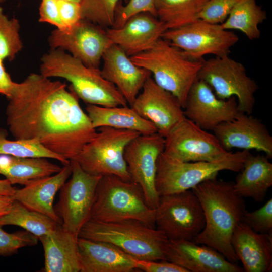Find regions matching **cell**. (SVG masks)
<instances>
[{
	"mask_svg": "<svg viewBox=\"0 0 272 272\" xmlns=\"http://www.w3.org/2000/svg\"><path fill=\"white\" fill-rule=\"evenodd\" d=\"M7 99V123L14 138L37 140L69 161L96 134L79 98L60 81L31 73L15 82Z\"/></svg>",
	"mask_w": 272,
	"mask_h": 272,
	"instance_id": "6da1fadb",
	"label": "cell"
},
{
	"mask_svg": "<svg viewBox=\"0 0 272 272\" xmlns=\"http://www.w3.org/2000/svg\"><path fill=\"white\" fill-rule=\"evenodd\" d=\"M234 182L207 179L191 189L198 197L203 212L205 225L193 242L217 251L230 262L238 259L231 238L237 225L246 211L243 197L235 193Z\"/></svg>",
	"mask_w": 272,
	"mask_h": 272,
	"instance_id": "7a4b0ae2",
	"label": "cell"
},
{
	"mask_svg": "<svg viewBox=\"0 0 272 272\" xmlns=\"http://www.w3.org/2000/svg\"><path fill=\"white\" fill-rule=\"evenodd\" d=\"M40 74L50 78H60L71 84L69 88L87 104L103 107L127 106L117 88L106 80L99 68L88 67L64 50L51 49L41 59Z\"/></svg>",
	"mask_w": 272,
	"mask_h": 272,
	"instance_id": "3957f363",
	"label": "cell"
},
{
	"mask_svg": "<svg viewBox=\"0 0 272 272\" xmlns=\"http://www.w3.org/2000/svg\"><path fill=\"white\" fill-rule=\"evenodd\" d=\"M78 237L110 243L137 259L166 260L168 239L160 231L138 220L103 222L90 219Z\"/></svg>",
	"mask_w": 272,
	"mask_h": 272,
	"instance_id": "277c9868",
	"label": "cell"
},
{
	"mask_svg": "<svg viewBox=\"0 0 272 272\" xmlns=\"http://www.w3.org/2000/svg\"><path fill=\"white\" fill-rule=\"evenodd\" d=\"M155 215V209L148 205L139 184L115 175L101 177L96 190L91 219L103 222L135 220L156 228Z\"/></svg>",
	"mask_w": 272,
	"mask_h": 272,
	"instance_id": "5b68a950",
	"label": "cell"
},
{
	"mask_svg": "<svg viewBox=\"0 0 272 272\" xmlns=\"http://www.w3.org/2000/svg\"><path fill=\"white\" fill-rule=\"evenodd\" d=\"M129 57L135 65L149 71L157 85L176 97L183 108L204 59L187 58L179 49L162 38L150 49Z\"/></svg>",
	"mask_w": 272,
	"mask_h": 272,
	"instance_id": "8992f818",
	"label": "cell"
},
{
	"mask_svg": "<svg viewBox=\"0 0 272 272\" xmlns=\"http://www.w3.org/2000/svg\"><path fill=\"white\" fill-rule=\"evenodd\" d=\"M248 150L228 152L212 161L184 162L164 152L158 157L155 187L159 195L173 194L192 188L223 170L239 172L249 154Z\"/></svg>",
	"mask_w": 272,
	"mask_h": 272,
	"instance_id": "52a82bcc",
	"label": "cell"
},
{
	"mask_svg": "<svg viewBox=\"0 0 272 272\" xmlns=\"http://www.w3.org/2000/svg\"><path fill=\"white\" fill-rule=\"evenodd\" d=\"M74 160L87 173L98 176L115 175L129 181L124 158L127 145L141 134L130 130L100 127Z\"/></svg>",
	"mask_w": 272,
	"mask_h": 272,
	"instance_id": "ba28073f",
	"label": "cell"
},
{
	"mask_svg": "<svg viewBox=\"0 0 272 272\" xmlns=\"http://www.w3.org/2000/svg\"><path fill=\"white\" fill-rule=\"evenodd\" d=\"M155 211V228L169 240L193 241L205 225L202 207L191 189L160 196Z\"/></svg>",
	"mask_w": 272,
	"mask_h": 272,
	"instance_id": "9c48e42d",
	"label": "cell"
},
{
	"mask_svg": "<svg viewBox=\"0 0 272 272\" xmlns=\"http://www.w3.org/2000/svg\"><path fill=\"white\" fill-rule=\"evenodd\" d=\"M198 79L206 82L218 98L227 99L234 96L242 112L252 113L258 86L241 63L229 55L203 59Z\"/></svg>",
	"mask_w": 272,
	"mask_h": 272,
	"instance_id": "30bf717a",
	"label": "cell"
},
{
	"mask_svg": "<svg viewBox=\"0 0 272 272\" xmlns=\"http://www.w3.org/2000/svg\"><path fill=\"white\" fill-rule=\"evenodd\" d=\"M161 38L179 49L187 58L195 61L202 60L209 54L229 55L231 48L239 40L234 32L222 28L220 24L199 19L179 28L166 30Z\"/></svg>",
	"mask_w": 272,
	"mask_h": 272,
	"instance_id": "8fae6325",
	"label": "cell"
},
{
	"mask_svg": "<svg viewBox=\"0 0 272 272\" xmlns=\"http://www.w3.org/2000/svg\"><path fill=\"white\" fill-rule=\"evenodd\" d=\"M71 178L60 189L59 199L54 207L63 228L78 236L90 219L96 190L102 176L89 174L75 160H71Z\"/></svg>",
	"mask_w": 272,
	"mask_h": 272,
	"instance_id": "7c38bea8",
	"label": "cell"
},
{
	"mask_svg": "<svg viewBox=\"0 0 272 272\" xmlns=\"http://www.w3.org/2000/svg\"><path fill=\"white\" fill-rule=\"evenodd\" d=\"M48 42L51 49H61L93 68H99L104 53L113 44L103 27L84 19L64 29H55Z\"/></svg>",
	"mask_w": 272,
	"mask_h": 272,
	"instance_id": "4fadbf2b",
	"label": "cell"
},
{
	"mask_svg": "<svg viewBox=\"0 0 272 272\" xmlns=\"http://www.w3.org/2000/svg\"><path fill=\"white\" fill-rule=\"evenodd\" d=\"M165 139L156 132L140 134L126 146L124 158L130 180L142 187L152 209L157 207L160 196L155 187L157 162L164 151Z\"/></svg>",
	"mask_w": 272,
	"mask_h": 272,
	"instance_id": "5bb4252c",
	"label": "cell"
},
{
	"mask_svg": "<svg viewBox=\"0 0 272 272\" xmlns=\"http://www.w3.org/2000/svg\"><path fill=\"white\" fill-rule=\"evenodd\" d=\"M164 152L184 162L212 161L228 152L214 133L204 130L185 117L164 138Z\"/></svg>",
	"mask_w": 272,
	"mask_h": 272,
	"instance_id": "9a60e30c",
	"label": "cell"
},
{
	"mask_svg": "<svg viewBox=\"0 0 272 272\" xmlns=\"http://www.w3.org/2000/svg\"><path fill=\"white\" fill-rule=\"evenodd\" d=\"M183 111L186 118L202 129L213 130L220 124L235 118L242 111L235 97L220 99L206 82L197 78L188 92Z\"/></svg>",
	"mask_w": 272,
	"mask_h": 272,
	"instance_id": "2e32d148",
	"label": "cell"
},
{
	"mask_svg": "<svg viewBox=\"0 0 272 272\" xmlns=\"http://www.w3.org/2000/svg\"><path fill=\"white\" fill-rule=\"evenodd\" d=\"M130 107L152 123L157 133L164 138L185 117L178 98L157 85L151 76L145 82Z\"/></svg>",
	"mask_w": 272,
	"mask_h": 272,
	"instance_id": "e0dca14e",
	"label": "cell"
},
{
	"mask_svg": "<svg viewBox=\"0 0 272 272\" xmlns=\"http://www.w3.org/2000/svg\"><path fill=\"white\" fill-rule=\"evenodd\" d=\"M227 151L233 148L256 150L272 157V137L258 118L242 111L233 119L222 123L213 130Z\"/></svg>",
	"mask_w": 272,
	"mask_h": 272,
	"instance_id": "ac0fdd59",
	"label": "cell"
},
{
	"mask_svg": "<svg viewBox=\"0 0 272 272\" xmlns=\"http://www.w3.org/2000/svg\"><path fill=\"white\" fill-rule=\"evenodd\" d=\"M166 260L188 272H243V268L228 261L213 248L186 240H168L164 248Z\"/></svg>",
	"mask_w": 272,
	"mask_h": 272,
	"instance_id": "d6986e66",
	"label": "cell"
},
{
	"mask_svg": "<svg viewBox=\"0 0 272 272\" xmlns=\"http://www.w3.org/2000/svg\"><path fill=\"white\" fill-rule=\"evenodd\" d=\"M166 30L158 18L141 13L130 17L121 27L107 28L106 31L112 43L131 57L151 48Z\"/></svg>",
	"mask_w": 272,
	"mask_h": 272,
	"instance_id": "ffe728a7",
	"label": "cell"
},
{
	"mask_svg": "<svg viewBox=\"0 0 272 272\" xmlns=\"http://www.w3.org/2000/svg\"><path fill=\"white\" fill-rule=\"evenodd\" d=\"M102 61V76L117 88L130 106L151 73L133 63L124 51L115 44L107 49Z\"/></svg>",
	"mask_w": 272,
	"mask_h": 272,
	"instance_id": "44dd1931",
	"label": "cell"
},
{
	"mask_svg": "<svg viewBox=\"0 0 272 272\" xmlns=\"http://www.w3.org/2000/svg\"><path fill=\"white\" fill-rule=\"evenodd\" d=\"M231 244L244 271H271L272 233L256 232L242 221L233 232Z\"/></svg>",
	"mask_w": 272,
	"mask_h": 272,
	"instance_id": "7402d4cb",
	"label": "cell"
},
{
	"mask_svg": "<svg viewBox=\"0 0 272 272\" xmlns=\"http://www.w3.org/2000/svg\"><path fill=\"white\" fill-rule=\"evenodd\" d=\"M80 272H131L134 257L108 242L78 239Z\"/></svg>",
	"mask_w": 272,
	"mask_h": 272,
	"instance_id": "603a6c76",
	"label": "cell"
},
{
	"mask_svg": "<svg viewBox=\"0 0 272 272\" xmlns=\"http://www.w3.org/2000/svg\"><path fill=\"white\" fill-rule=\"evenodd\" d=\"M71 164L58 173L36 179L21 189H16L13 198L28 209L46 215L61 224L53 205L55 195L71 175Z\"/></svg>",
	"mask_w": 272,
	"mask_h": 272,
	"instance_id": "cb8c5ba5",
	"label": "cell"
},
{
	"mask_svg": "<svg viewBox=\"0 0 272 272\" xmlns=\"http://www.w3.org/2000/svg\"><path fill=\"white\" fill-rule=\"evenodd\" d=\"M38 239L44 252V271H80L78 236L59 224L53 230Z\"/></svg>",
	"mask_w": 272,
	"mask_h": 272,
	"instance_id": "d4e9b609",
	"label": "cell"
},
{
	"mask_svg": "<svg viewBox=\"0 0 272 272\" xmlns=\"http://www.w3.org/2000/svg\"><path fill=\"white\" fill-rule=\"evenodd\" d=\"M267 156L248 154L233 184L236 194L260 202L272 186V164Z\"/></svg>",
	"mask_w": 272,
	"mask_h": 272,
	"instance_id": "484cf974",
	"label": "cell"
},
{
	"mask_svg": "<svg viewBox=\"0 0 272 272\" xmlns=\"http://www.w3.org/2000/svg\"><path fill=\"white\" fill-rule=\"evenodd\" d=\"M86 110L95 129L106 126L133 130L141 134L157 132L152 123L142 117L131 107L127 106L108 107L87 104Z\"/></svg>",
	"mask_w": 272,
	"mask_h": 272,
	"instance_id": "4316f807",
	"label": "cell"
},
{
	"mask_svg": "<svg viewBox=\"0 0 272 272\" xmlns=\"http://www.w3.org/2000/svg\"><path fill=\"white\" fill-rule=\"evenodd\" d=\"M61 168L44 158H20L0 155V174L12 185H26L59 172Z\"/></svg>",
	"mask_w": 272,
	"mask_h": 272,
	"instance_id": "83f0119b",
	"label": "cell"
},
{
	"mask_svg": "<svg viewBox=\"0 0 272 272\" xmlns=\"http://www.w3.org/2000/svg\"><path fill=\"white\" fill-rule=\"evenodd\" d=\"M266 18V12L256 0H238L226 20L220 25L224 29L240 31L249 40H254L260 38L258 26Z\"/></svg>",
	"mask_w": 272,
	"mask_h": 272,
	"instance_id": "f1b7e54d",
	"label": "cell"
},
{
	"mask_svg": "<svg viewBox=\"0 0 272 272\" xmlns=\"http://www.w3.org/2000/svg\"><path fill=\"white\" fill-rule=\"evenodd\" d=\"M59 224L49 216L30 210L15 200L9 211L0 218V225L20 227L38 238L53 230Z\"/></svg>",
	"mask_w": 272,
	"mask_h": 272,
	"instance_id": "f546056e",
	"label": "cell"
},
{
	"mask_svg": "<svg viewBox=\"0 0 272 272\" xmlns=\"http://www.w3.org/2000/svg\"><path fill=\"white\" fill-rule=\"evenodd\" d=\"M208 0H156L157 17L167 29L183 26L198 19Z\"/></svg>",
	"mask_w": 272,
	"mask_h": 272,
	"instance_id": "4dcf8cb0",
	"label": "cell"
},
{
	"mask_svg": "<svg viewBox=\"0 0 272 272\" xmlns=\"http://www.w3.org/2000/svg\"><path fill=\"white\" fill-rule=\"evenodd\" d=\"M0 155L20 158H44L53 159L68 165L70 161L47 149L35 140H8L0 133Z\"/></svg>",
	"mask_w": 272,
	"mask_h": 272,
	"instance_id": "1f68e13d",
	"label": "cell"
},
{
	"mask_svg": "<svg viewBox=\"0 0 272 272\" xmlns=\"http://www.w3.org/2000/svg\"><path fill=\"white\" fill-rule=\"evenodd\" d=\"M20 25L15 18L9 19L0 6V58L13 60L23 47Z\"/></svg>",
	"mask_w": 272,
	"mask_h": 272,
	"instance_id": "d6a6232c",
	"label": "cell"
},
{
	"mask_svg": "<svg viewBox=\"0 0 272 272\" xmlns=\"http://www.w3.org/2000/svg\"><path fill=\"white\" fill-rule=\"evenodd\" d=\"M119 1L81 0L82 18L103 28L113 27Z\"/></svg>",
	"mask_w": 272,
	"mask_h": 272,
	"instance_id": "836d02e7",
	"label": "cell"
},
{
	"mask_svg": "<svg viewBox=\"0 0 272 272\" xmlns=\"http://www.w3.org/2000/svg\"><path fill=\"white\" fill-rule=\"evenodd\" d=\"M0 225V255L8 256L16 253L23 247L34 246L38 238L27 231L10 233Z\"/></svg>",
	"mask_w": 272,
	"mask_h": 272,
	"instance_id": "e575fe53",
	"label": "cell"
},
{
	"mask_svg": "<svg viewBox=\"0 0 272 272\" xmlns=\"http://www.w3.org/2000/svg\"><path fill=\"white\" fill-rule=\"evenodd\" d=\"M155 2L156 0H129L125 6L119 2L113 27H121L130 17L141 13H148L157 17Z\"/></svg>",
	"mask_w": 272,
	"mask_h": 272,
	"instance_id": "d590c367",
	"label": "cell"
},
{
	"mask_svg": "<svg viewBox=\"0 0 272 272\" xmlns=\"http://www.w3.org/2000/svg\"><path fill=\"white\" fill-rule=\"evenodd\" d=\"M238 0H208L198 15V19L214 24L226 20Z\"/></svg>",
	"mask_w": 272,
	"mask_h": 272,
	"instance_id": "8d00e7d4",
	"label": "cell"
},
{
	"mask_svg": "<svg viewBox=\"0 0 272 272\" xmlns=\"http://www.w3.org/2000/svg\"><path fill=\"white\" fill-rule=\"evenodd\" d=\"M242 221L256 232L272 233V199L254 211H246Z\"/></svg>",
	"mask_w": 272,
	"mask_h": 272,
	"instance_id": "74e56055",
	"label": "cell"
},
{
	"mask_svg": "<svg viewBox=\"0 0 272 272\" xmlns=\"http://www.w3.org/2000/svg\"><path fill=\"white\" fill-rule=\"evenodd\" d=\"M39 21L47 23L59 29H64L59 12L57 0H41L39 10Z\"/></svg>",
	"mask_w": 272,
	"mask_h": 272,
	"instance_id": "f35d334b",
	"label": "cell"
},
{
	"mask_svg": "<svg viewBox=\"0 0 272 272\" xmlns=\"http://www.w3.org/2000/svg\"><path fill=\"white\" fill-rule=\"evenodd\" d=\"M57 2L60 19L65 28L82 19L80 3L65 0H57Z\"/></svg>",
	"mask_w": 272,
	"mask_h": 272,
	"instance_id": "ab89813d",
	"label": "cell"
},
{
	"mask_svg": "<svg viewBox=\"0 0 272 272\" xmlns=\"http://www.w3.org/2000/svg\"><path fill=\"white\" fill-rule=\"evenodd\" d=\"M137 269L145 272H188L178 265L166 260L135 259Z\"/></svg>",
	"mask_w": 272,
	"mask_h": 272,
	"instance_id": "60d3db41",
	"label": "cell"
},
{
	"mask_svg": "<svg viewBox=\"0 0 272 272\" xmlns=\"http://www.w3.org/2000/svg\"><path fill=\"white\" fill-rule=\"evenodd\" d=\"M3 61L0 58V94L8 98L12 92L15 82L6 71Z\"/></svg>",
	"mask_w": 272,
	"mask_h": 272,
	"instance_id": "b9f144b4",
	"label": "cell"
},
{
	"mask_svg": "<svg viewBox=\"0 0 272 272\" xmlns=\"http://www.w3.org/2000/svg\"><path fill=\"white\" fill-rule=\"evenodd\" d=\"M14 201L13 196L0 195V218L9 211Z\"/></svg>",
	"mask_w": 272,
	"mask_h": 272,
	"instance_id": "7bdbcfd3",
	"label": "cell"
},
{
	"mask_svg": "<svg viewBox=\"0 0 272 272\" xmlns=\"http://www.w3.org/2000/svg\"><path fill=\"white\" fill-rule=\"evenodd\" d=\"M15 189L7 179L0 180V195L13 196Z\"/></svg>",
	"mask_w": 272,
	"mask_h": 272,
	"instance_id": "ee69618b",
	"label": "cell"
},
{
	"mask_svg": "<svg viewBox=\"0 0 272 272\" xmlns=\"http://www.w3.org/2000/svg\"><path fill=\"white\" fill-rule=\"evenodd\" d=\"M65 1H72L75 2H77L80 3L81 0H65Z\"/></svg>",
	"mask_w": 272,
	"mask_h": 272,
	"instance_id": "f6af8a7d",
	"label": "cell"
},
{
	"mask_svg": "<svg viewBox=\"0 0 272 272\" xmlns=\"http://www.w3.org/2000/svg\"><path fill=\"white\" fill-rule=\"evenodd\" d=\"M6 0H0V4L4 3Z\"/></svg>",
	"mask_w": 272,
	"mask_h": 272,
	"instance_id": "bcb514c9",
	"label": "cell"
}]
</instances>
